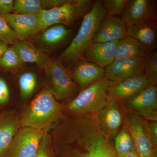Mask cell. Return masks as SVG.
Returning a JSON list of instances; mask_svg holds the SVG:
<instances>
[{"mask_svg":"<svg viewBox=\"0 0 157 157\" xmlns=\"http://www.w3.org/2000/svg\"><path fill=\"white\" fill-rule=\"evenodd\" d=\"M107 16L102 1H94L91 9L82 18L76 36L59 57L60 61L75 64L83 59L88 48L93 43L94 37L101 21Z\"/></svg>","mask_w":157,"mask_h":157,"instance_id":"obj_1","label":"cell"},{"mask_svg":"<svg viewBox=\"0 0 157 157\" xmlns=\"http://www.w3.org/2000/svg\"><path fill=\"white\" fill-rule=\"evenodd\" d=\"M61 107L50 90H43L35 97L23 115L21 124L23 127L44 130L58 115Z\"/></svg>","mask_w":157,"mask_h":157,"instance_id":"obj_2","label":"cell"},{"mask_svg":"<svg viewBox=\"0 0 157 157\" xmlns=\"http://www.w3.org/2000/svg\"><path fill=\"white\" fill-rule=\"evenodd\" d=\"M94 1L69 0L63 6L45 10L39 14L41 31L56 25L67 26L83 18L92 7Z\"/></svg>","mask_w":157,"mask_h":157,"instance_id":"obj_3","label":"cell"},{"mask_svg":"<svg viewBox=\"0 0 157 157\" xmlns=\"http://www.w3.org/2000/svg\"><path fill=\"white\" fill-rule=\"evenodd\" d=\"M110 82L105 77L82 90L69 104L71 112L82 114H96L107 106Z\"/></svg>","mask_w":157,"mask_h":157,"instance_id":"obj_4","label":"cell"},{"mask_svg":"<svg viewBox=\"0 0 157 157\" xmlns=\"http://www.w3.org/2000/svg\"><path fill=\"white\" fill-rule=\"evenodd\" d=\"M126 126L133 140L134 150L139 157H153L157 152L149 133L147 121L140 116L127 112Z\"/></svg>","mask_w":157,"mask_h":157,"instance_id":"obj_5","label":"cell"},{"mask_svg":"<svg viewBox=\"0 0 157 157\" xmlns=\"http://www.w3.org/2000/svg\"><path fill=\"white\" fill-rule=\"evenodd\" d=\"M52 86L51 91L59 99L68 98L76 92L77 86L71 72L59 60H52L44 68Z\"/></svg>","mask_w":157,"mask_h":157,"instance_id":"obj_6","label":"cell"},{"mask_svg":"<svg viewBox=\"0 0 157 157\" xmlns=\"http://www.w3.org/2000/svg\"><path fill=\"white\" fill-rule=\"evenodd\" d=\"M127 112L140 116L147 121H157V89L149 85L122 103Z\"/></svg>","mask_w":157,"mask_h":157,"instance_id":"obj_7","label":"cell"},{"mask_svg":"<svg viewBox=\"0 0 157 157\" xmlns=\"http://www.w3.org/2000/svg\"><path fill=\"white\" fill-rule=\"evenodd\" d=\"M44 135V130L24 127L12 140L6 156L36 157Z\"/></svg>","mask_w":157,"mask_h":157,"instance_id":"obj_8","label":"cell"},{"mask_svg":"<svg viewBox=\"0 0 157 157\" xmlns=\"http://www.w3.org/2000/svg\"><path fill=\"white\" fill-rule=\"evenodd\" d=\"M156 1L129 0L121 15L127 27L157 22Z\"/></svg>","mask_w":157,"mask_h":157,"instance_id":"obj_9","label":"cell"},{"mask_svg":"<svg viewBox=\"0 0 157 157\" xmlns=\"http://www.w3.org/2000/svg\"><path fill=\"white\" fill-rule=\"evenodd\" d=\"M145 56L117 59L105 68L104 77L111 83L144 74Z\"/></svg>","mask_w":157,"mask_h":157,"instance_id":"obj_10","label":"cell"},{"mask_svg":"<svg viewBox=\"0 0 157 157\" xmlns=\"http://www.w3.org/2000/svg\"><path fill=\"white\" fill-rule=\"evenodd\" d=\"M150 85L144 74L130 77L116 83L110 82L108 88V98L123 103Z\"/></svg>","mask_w":157,"mask_h":157,"instance_id":"obj_11","label":"cell"},{"mask_svg":"<svg viewBox=\"0 0 157 157\" xmlns=\"http://www.w3.org/2000/svg\"><path fill=\"white\" fill-rule=\"evenodd\" d=\"M2 17L20 40L29 38L41 32L39 14H19L11 13Z\"/></svg>","mask_w":157,"mask_h":157,"instance_id":"obj_12","label":"cell"},{"mask_svg":"<svg viewBox=\"0 0 157 157\" xmlns=\"http://www.w3.org/2000/svg\"><path fill=\"white\" fill-rule=\"evenodd\" d=\"M96 116L101 129L114 140L123 123L119 103L109 100L107 106L96 113Z\"/></svg>","mask_w":157,"mask_h":157,"instance_id":"obj_13","label":"cell"},{"mask_svg":"<svg viewBox=\"0 0 157 157\" xmlns=\"http://www.w3.org/2000/svg\"><path fill=\"white\" fill-rule=\"evenodd\" d=\"M71 75L81 90L90 86L105 76V69L83 59L74 64Z\"/></svg>","mask_w":157,"mask_h":157,"instance_id":"obj_14","label":"cell"},{"mask_svg":"<svg viewBox=\"0 0 157 157\" xmlns=\"http://www.w3.org/2000/svg\"><path fill=\"white\" fill-rule=\"evenodd\" d=\"M127 27L121 18L107 16L101 21L93 43L119 41L127 35Z\"/></svg>","mask_w":157,"mask_h":157,"instance_id":"obj_15","label":"cell"},{"mask_svg":"<svg viewBox=\"0 0 157 157\" xmlns=\"http://www.w3.org/2000/svg\"><path fill=\"white\" fill-rule=\"evenodd\" d=\"M118 41L93 43L88 48L84 59L105 69L115 60Z\"/></svg>","mask_w":157,"mask_h":157,"instance_id":"obj_16","label":"cell"},{"mask_svg":"<svg viewBox=\"0 0 157 157\" xmlns=\"http://www.w3.org/2000/svg\"><path fill=\"white\" fill-rule=\"evenodd\" d=\"M157 35V22L127 27V36L140 43L148 52L156 48Z\"/></svg>","mask_w":157,"mask_h":157,"instance_id":"obj_17","label":"cell"},{"mask_svg":"<svg viewBox=\"0 0 157 157\" xmlns=\"http://www.w3.org/2000/svg\"><path fill=\"white\" fill-rule=\"evenodd\" d=\"M22 63H35L44 69L50 59L31 42L19 40L13 45Z\"/></svg>","mask_w":157,"mask_h":157,"instance_id":"obj_18","label":"cell"},{"mask_svg":"<svg viewBox=\"0 0 157 157\" xmlns=\"http://www.w3.org/2000/svg\"><path fill=\"white\" fill-rule=\"evenodd\" d=\"M148 53L140 43L126 35L118 42L115 60L145 56Z\"/></svg>","mask_w":157,"mask_h":157,"instance_id":"obj_19","label":"cell"},{"mask_svg":"<svg viewBox=\"0 0 157 157\" xmlns=\"http://www.w3.org/2000/svg\"><path fill=\"white\" fill-rule=\"evenodd\" d=\"M42 32L40 42L46 46H56L60 45L67 39L72 30L63 25H56Z\"/></svg>","mask_w":157,"mask_h":157,"instance_id":"obj_20","label":"cell"},{"mask_svg":"<svg viewBox=\"0 0 157 157\" xmlns=\"http://www.w3.org/2000/svg\"><path fill=\"white\" fill-rule=\"evenodd\" d=\"M16 120L7 117L0 120V157H5L17 128Z\"/></svg>","mask_w":157,"mask_h":157,"instance_id":"obj_21","label":"cell"},{"mask_svg":"<svg viewBox=\"0 0 157 157\" xmlns=\"http://www.w3.org/2000/svg\"><path fill=\"white\" fill-rule=\"evenodd\" d=\"M114 140V148L117 154L124 157L134 150L133 140L125 124L116 136Z\"/></svg>","mask_w":157,"mask_h":157,"instance_id":"obj_22","label":"cell"},{"mask_svg":"<svg viewBox=\"0 0 157 157\" xmlns=\"http://www.w3.org/2000/svg\"><path fill=\"white\" fill-rule=\"evenodd\" d=\"M43 10L41 0L14 1L12 13L19 14H39Z\"/></svg>","mask_w":157,"mask_h":157,"instance_id":"obj_23","label":"cell"},{"mask_svg":"<svg viewBox=\"0 0 157 157\" xmlns=\"http://www.w3.org/2000/svg\"><path fill=\"white\" fill-rule=\"evenodd\" d=\"M144 74L150 84L155 85L157 82V52L156 50L148 52L145 56Z\"/></svg>","mask_w":157,"mask_h":157,"instance_id":"obj_24","label":"cell"},{"mask_svg":"<svg viewBox=\"0 0 157 157\" xmlns=\"http://www.w3.org/2000/svg\"><path fill=\"white\" fill-rule=\"evenodd\" d=\"M37 83V78L33 72L28 71L23 73L19 78V86L21 95L29 97L33 92Z\"/></svg>","mask_w":157,"mask_h":157,"instance_id":"obj_25","label":"cell"},{"mask_svg":"<svg viewBox=\"0 0 157 157\" xmlns=\"http://www.w3.org/2000/svg\"><path fill=\"white\" fill-rule=\"evenodd\" d=\"M22 63L17 51L13 45L8 48L0 59V67L7 69L18 67Z\"/></svg>","mask_w":157,"mask_h":157,"instance_id":"obj_26","label":"cell"},{"mask_svg":"<svg viewBox=\"0 0 157 157\" xmlns=\"http://www.w3.org/2000/svg\"><path fill=\"white\" fill-rule=\"evenodd\" d=\"M129 0H104L102 4L107 16L122 15Z\"/></svg>","mask_w":157,"mask_h":157,"instance_id":"obj_27","label":"cell"},{"mask_svg":"<svg viewBox=\"0 0 157 157\" xmlns=\"http://www.w3.org/2000/svg\"><path fill=\"white\" fill-rule=\"evenodd\" d=\"M19 40L17 35L8 25L5 20L0 17V40L8 45H13Z\"/></svg>","mask_w":157,"mask_h":157,"instance_id":"obj_28","label":"cell"},{"mask_svg":"<svg viewBox=\"0 0 157 157\" xmlns=\"http://www.w3.org/2000/svg\"><path fill=\"white\" fill-rule=\"evenodd\" d=\"M9 87L4 78L0 77V104H6L9 101Z\"/></svg>","mask_w":157,"mask_h":157,"instance_id":"obj_29","label":"cell"},{"mask_svg":"<svg viewBox=\"0 0 157 157\" xmlns=\"http://www.w3.org/2000/svg\"><path fill=\"white\" fill-rule=\"evenodd\" d=\"M69 0H43L41 1L43 9L47 10L63 6Z\"/></svg>","mask_w":157,"mask_h":157,"instance_id":"obj_30","label":"cell"},{"mask_svg":"<svg viewBox=\"0 0 157 157\" xmlns=\"http://www.w3.org/2000/svg\"><path fill=\"white\" fill-rule=\"evenodd\" d=\"M14 1L0 0V16L11 13L13 11Z\"/></svg>","mask_w":157,"mask_h":157,"instance_id":"obj_31","label":"cell"},{"mask_svg":"<svg viewBox=\"0 0 157 157\" xmlns=\"http://www.w3.org/2000/svg\"><path fill=\"white\" fill-rule=\"evenodd\" d=\"M147 121V128L150 136L155 147L157 146V121Z\"/></svg>","mask_w":157,"mask_h":157,"instance_id":"obj_32","label":"cell"},{"mask_svg":"<svg viewBox=\"0 0 157 157\" xmlns=\"http://www.w3.org/2000/svg\"><path fill=\"white\" fill-rule=\"evenodd\" d=\"M47 142L46 136L44 135L40 144L36 155L35 157H50L47 147Z\"/></svg>","mask_w":157,"mask_h":157,"instance_id":"obj_33","label":"cell"},{"mask_svg":"<svg viewBox=\"0 0 157 157\" xmlns=\"http://www.w3.org/2000/svg\"><path fill=\"white\" fill-rule=\"evenodd\" d=\"M8 45H9L6 42L0 40V59L9 48Z\"/></svg>","mask_w":157,"mask_h":157,"instance_id":"obj_34","label":"cell"},{"mask_svg":"<svg viewBox=\"0 0 157 157\" xmlns=\"http://www.w3.org/2000/svg\"><path fill=\"white\" fill-rule=\"evenodd\" d=\"M124 157H139L138 155L136 153L135 150L130 152L128 153L127 154L125 155L124 156Z\"/></svg>","mask_w":157,"mask_h":157,"instance_id":"obj_35","label":"cell"},{"mask_svg":"<svg viewBox=\"0 0 157 157\" xmlns=\"http://www.w3.org/2000/svg\"><path fill=\"white\" fill-rule=\"evenodd\" d=\"M115 157H124L123 156H122L120 155L117 154V153Z\"/></svg>","mask_w":157,"mask_h":157,"instance_id":"obj_36","label":"cell"},{"mask_svg":"<svg viewBox=\"0 0 157 157\" xmlns=\"http://www.w3.org/2000/svg\"><path fill=\"white\" fill-rule=\"evenodd\" d=\"M153 157H157V152H156L155 153V154Z\"/></svg>","mask_w":157,"mask_h":157,"instance_id":"obj_37","label":"cell"}]
</instances>
